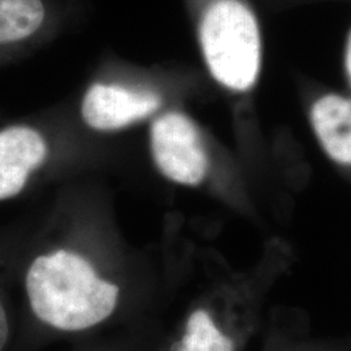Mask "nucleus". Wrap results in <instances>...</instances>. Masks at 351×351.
Returning <instances> with one entry per match:
<instances>
[{"mask_svg": "<svg viewBox=\"0 0 351 351\" xmlns=\"http://www.w3.org/2000/svg\"><path fill=\"white\" fill-rule=\"evenodd\" d=\"M88 216L82 194L69 184L33 223L10 228L24 351L86 339L123 308L124 284L107 272Z\"/></svg>", "mask_w": 351, "mask_h": 351, "instance_id": "f257e3e1", "label": "nucleus"}, {"mask_svg": "<svg viewBox=\"0 0 351 351\" xmlns=\"http://www.w3.org/2000/svg\"><path fill=\"white\" fill-rule=\"evenodd\" d=\"M202 52L213 78L224 88L246 91L261 71L262 40L259 24L239 0H216L199 26Z\"/></svg>", "mask_w": 351, "mask_h": 351, "instance_id": "f03ea898", "label": "nucleus"}, {"mask_svg": "<svg viewBox=\"0 0 351 351\" xmlns=\"http://www.w3.org/2000/svg\"><path fill=\"white\" fill-rule=\"evenodd\" d=\"M59 149L50 130L37 123L0 126V203L30 194L58 171Z\"/></svg>", "mask_w": 351, "mask_h": 351, "instance_id": "7ed1b4c3", "label": "nucleus"}, {"mask_svg": "<svg viewBox=\"0 0 351 351\" xmlns=\"http://www.w3.org/2000/svg\"><path fill=\"white\" fill-rule=\"evenodd\" d=\"M150 150L159 172L176 184L197 186L207 175L208 158L201 137L182 113H164L152 121Z\"/></svg>", "mask_w": 351, "mask_h": 351, "instance_id": "20e7f679", "label": "nucleus"}, {"mask_svg": "<svg viewBox=\"0 0 351 351\" xmlns=\"http://www.w3.org/2000/svg\"><path fill=\"white\" fill-rule=\"evenodd\" d=\"M159 93L111 84L93 82L80 101V117L95 132H116L139 123L162 107Z\"/></svg>", "mask_w": 351, "mask_h": 351, "instance_id": "39448f33", "label": "nucleus"}, {"mask_svg": "<svg viewBox=\"0 0 351 351\" xmlns=\"http://www.w3.org/2000/svg\"><path fill=\"white\" fill-rule=\"evenodd\" d=\"M311 123L328 156L351 165V101L337 94L322 97L313 106Z\"/></svg>", "mask_w": 351, "mask_h": 351, "instance_id": "423d86ee", "label": "nucleus"}, {"mask_svg": "<svg viewBox=\"0 0 351 351\" xmlns=\"http://www.w3.org/2000/svg\"><path fill=\"white\" fill-rule=\"evenodd\" d=\"M0 351H24V323L13 280L10 228L0 230Z\"/></svg>", "mask_w": 351, "mask_h": 351, "instance_id": "0eeeda50", "label": "nucleus"}, {"mask_svg": "<svg viewBox=\"0 0 351 351\" xmlns=\"http://www.w3.org/2000/svg\"><path fill=\"white\" fill-rule=\"evenodd\" d=\"M46 20L42 0H0V47L34 37Z\"/></svg>", "mask_w": 351, "mask_h": 351, "instance_id": "6e6552de", "label": "nucleus"}, {"mask_svg": "<svg viewBox=\"0 0 351 351\" xmlns=\"http://www.w3.org/2000/svg\"><path fill=\"white\" fill-rule=\"evenodd\" d=\"M171 351H234V343L216 326L211 315L197 310L190 315L184 336Z\"/></svg>", "mask_w": 351, "mask_h": 351, "instance_id": "1a4fd4ad", "label": "nucleus"}, {"mask_svg": "<svg viewBox=\"0 0 351 351\" xmlns=\"http://www.w3.org/2000/svg\"><path fill=\"white\" fill-rule=\"evenodd\" d=\"M345 65H346V72L349 75V80L351 82V32L348 38V45H346V53H345Z\"/></svg>", "mask_w": 351, "mask_h": 351, "instance_id": "9d476101", "label": "nucleus"}, {"mask_svg": "<svg viewBox=\"0 0 351 351\" xmlns=\"http://www.w3.org/2000/svg\"><path fill=\"white\" fill-rule=\"evenodd\" d=\"M73 350L72 351H101L99 349H95V348H91L88 346L86 339H81V341H77L73 342Z\"/></svg>", "mask_w": 351, "mask_h": 351, "instance_id": "9b49d317", "label": "nucleus"}]
</instances>
